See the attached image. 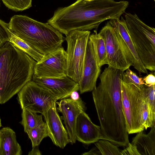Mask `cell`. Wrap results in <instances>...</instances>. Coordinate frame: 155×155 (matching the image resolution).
<instances>
[{"label":"cell","instance_id":"1","mask_svg":"<svg viewBox=\"0 0 155 155\" xmlns=\"http://www.w3.org/2000/svg\"><path fill=\"white\" fill-rule=\"evenodd\" d=\"M124 71L108 66L100 75V82L92 91L100 124L101 139L117 146L129 143L123 111L121 81Z\"/></svg>","mask_w":155,"mask_h":155},{"label":"cell","instance_id":"2","mask_svg":"<svg viewBox=\"0 0 155 155\" xmlns=\"http://www.w3.org/2000/svg\"><path fill=\"white\" fill-rule=\"evenodd\" d=\"M129 4L125 1L77 0L57 8L47 23L65 35L74 30L97 29L105 20L120 19Z\"/></svg>","mask_w":155,"mask_h":155},{"label":"cell","instance_id":"3","mask_svg":"<svg viewBox=\"0 0 155 155\" xmlns=\"http://www.w3.org/2000/svg\"><path fill=\"white\" fill-rule=\"evenodd\" d=\"M36 61L9 41L0 48V104L32 80Z\"/></svg>","mask_w":155,"mask_h":155},{"label":"cell","instance_id":"4","mask_svg":"<svg viewBox=\"0 0 155 155\" xmlns=\"http://www.w3.org/2000/svg\"><path fill=\"white\" fill-rule=\"evenodd\" d=\"M8 24L15 35L44 56L62 47L65 40L62 34L48 23L26 16L15 15Z\"/></svg>","mask_w":155,"mask_h":155},{"label":"cell","instance_id":"5","mask_svg":"<svg viewBox=\"0 0 155 155\" xmlns=\"http://www.w3.org/2000/svg\"><path fill=\"white\" fill-rule=\"evenodd\" d=\"M127 27L136 50L147 70L155 71V29L143 22L136 14L124 15Z\"/></svg>","mask_w":155,"mask_h":155},{"label":"cell","instance_id":"6","mask_svg":"<svg viewBox=\"0 0 155 155\" xmlns=\"http://www.w3.org/2000/svg\"><path fill=\"white\" fill-rule=\"evenodd\" d=\"M146 86L140 90L133 85L121 81L123 111L129 134L137 133L144 129L142 123V112Z\"/></svg>","mask_w":155,"mask_h":155},{"label":"cell","instance_id":"7","mask_svg":"<svg viewBox=\"0 0 155 155\" xmlns=\"http://www.w3.org/2000/svg\"><path fill=\"white\" fill-rule=\"evenodd\" d=\"M91 32L74 30L65 35L67 43V76L75 81L80 80Z\"/></svg>","mask_w":155,"mask_h":155},{"label":"cell","instance_id":"8","mask_svg":"<svg viewBox=\"0 0 155 155\" xmlns=\"http://www.w3.org/2000/svg\"><path fill=\"white\" fill-rule=\"evenodd\" d=\"M17 99L22 109L42 115L58 100L47 90L31 80L18 93Z\"/></svg>","mask_w":155,"mask_h":155},{"label":"cell","instance_id":"9","mask_svg":"<svg viewBox=\"0 0 155 155\" xmlns=\"http://www.w3.org/2000/svg\"><path fill=\"white\" fill-rule=\"evenodd\" d=\"M98 34L105 41L108 66L126 71L131 66L121 44L119 34L109 21L102 28Z\"/></svg>","mask_w":155,"mask_h":155},{"label":"cell","instance_id":"10","mask_svg":"<svg viewBox=\"0 0 155 155\" xmlns=\"http://www.w3.org/2000/svg\"><path fill=\"white\" fill-rule=\"evenodd\" d=\"M67 75V54L62 47L45 56L40 61L36 62L33 76L38 78H55Z\"/></svg>","mask_w":155,"mask_h":155},{"label":"cell","instance_id":"11","mask_svg":"<svg viewBox=\"0 0 155 155\" xmlns=\"http://www.w3.org/2000/svg\"><path fill=\"white\" fill-rule=\"evenodd\" d=\"M56 103L58 105L57 110L62 115L61 117L64 120L69 143L73 144L76 141L75 127L77 120L79 114L85 111V104L81 98L74 101L70 98L63 99Z\"/></svg>","mask_w":155,"mask_h":155},{"label":"cell","instance_id":"12","mask_svg":"<svg viewBox=\"0 0 155 155\" xmlns=\"http://www.w3.org/2000/svg\"><path fill=\"white\" fill-rule=\"evenodd\" d=\"M92 44L89 39L87 44L82 74L78 82L81 94L91 91L96 86L101 72Z\"/></svg>","mask_w":155,"mask_h":155},{"label":"cell","instance_id":"13","mask_svg":"<svg viewBox=\"0 0 155 155\" xmlns=\"http://www.w3.org/2000/svg\"><path fill=\"white\" fill-rule=\"evenodd\" d=\"M32 80L51 92L58 100L68 98L72 92L79 90L78 83L68 76L55 78L33 76Z\"/></svg>","mask_w":155,"mask_h":155},{"label":"cell","instance_id":"14","mask_svg":"<svg viewBox=\"0 0 155 155\" xmlns=\"http://www.w3.org/2000/svg\"><path fill=\"white\" fill-rule=\"evenodd\" d=\"M110 24L118 32L120 40L126 57L131 66L140 72L147 74L145 68L140 59L129 34L124 19L111 20Z\"/></svg>","mask_w":155,"mask_h":155},{"label":"cell","instance_id":"15","mask_svg":"<svg viewBox=\"0 0 155 155\" xmlns=\"http://www.w3.org/2000/svg\"><path fill=\"white\" fill-rule=\"evenodd\" d=\"M56 103L42 115L47 127L48 137L56 146L64 148L69 143L68 133L57 110Z\"/></svg>","mask_w":155,"mask_h":155},{"label":"cell","instance_id":"16","mask_svg":"<svg viewBox=\"0 0 155 155\" xmlns=\"http://www.w3.org/2000/svg\"><path fill=\"white\" fill-rule=\"evenodd\" d=\"M76 140L89 144L101 139V127L94 124L88 115L83 111L78 115L75 127Z\"/></svg>","mask_w":155,"mask_h":155},{"label":"cell","instance_id":"17","mask_svg":"<svg viewBox=\"0 0 155 155\" xmlns=\"http://www.w3.org/2000/svg\"><path fill=\"white\" fill-rule=\"evenodd\" d=\"M22 151L15 132L6 127L0 130V155H21Z\"/></svg>","mask_w":155,"mask_h":155},{"label":"cell","instance_id":"18","mask_svg":"<svg viewBox=\"0 0 155 155\" xmlns=\"http://www.w3.org/2000/svg\"><path fill=\"white\" fill-rule=\"evenodd\" d=\"M147 134L143 131L137 133L131 143L135 145L140 155H155V126Z\"/></svg>","mask_w":155,"mask_h":155},{"label":"cell","instance_id":"19","mask_svg":"<svg viewBox=\"0 0 155 155\" xmlns=\"http://www.w3.org/2000/svg\"><path fill=\"white\" fill-rule=\"evenodd\" d=\"M89 40L91 41L99 66L108 64L107 55L105 41L102 36L97 33L96 30L90 34Z\"/></svg>","mask_w":155,"mask_h":155},{"label":"cell","instance_id":"20","mask_svg":"<svg viewBox=\"0 0 155 155\" xmlns=\"http://www.w3.org/2000/svg\"><path fill=\"white\" fill-rule=\"evenodd\" d=\"M9 42L28 54L36 62L39 61L44 56L11 31Z\"/></svg>","mask_w":155,"mask_h":155},{"label":"cell","instance_id":"21","mask_svg":"<svg viewBox=\"0 0 155 155\" xmlns=\"http://www.w3.org/2000/svg\"><path fill=\"white\" fill-rule=\"evenodd\" d=\"M42 114L28 110L22 109V120L20 123L23 126L25 132L41 125L44 122L43 121Z\"/></svg>","mask_w":155,"mask_h":155},{"label":"cell","instance_id":"22","mask_svg":"<svg viewBox=\"0 0 155 155\" xmlns=\"http://www.w3.org/2000/svg\"><path fill=\"white\" fill-rule=\"evenodd\" d=\"M26 133L31 141L32 147L39 146L43 139L48 137L47 127L45 122Z\"/></svg>","mask_w":155,"mask_h":155},{"label":"cell","instance_id":"23","mask_svg":"<svg viewBox=\"0 0 155 155\" xmlns=\"http://www.w3.org/2000/svg\"><path fill=\"white\" fill-rule=\"evenodd\" d=\"M146 99L149 114L150 127L155 125V85L150 87L146 86Z\"/></svg>","mask_w":155,"mask_h":155},{"label":"cell","instance_id":"24","mask_svg":"<svg viewBox=\"0 0 155 155\" xmlns=\"http://www.w3.org/2000/svg\"><path fill=\"white\" fill-rule=\"evenodd\" d=\"M102 155H121L117 146L106 140H99L94 143Z\"/></svg>","mask_w":155,"mask_h":155},{"label":"cell","instance_id":"25","mask_svg":"<svg viewBox=\"0 0 155 155\" xmlns=\"http://www.w3.org/2000/svg\"><path fill=\"white\" fill-rule=\"evenodd\" d=\"M124 72L122 81L127 83L132 84L140 90L142 89L145 86V83L143 78L139 77L129 68Z\"/></svg>","mask_w":155,"mask_h":155},{"label":"cell","instance_id":"26","mask_svg":"<svg viewBox=\"0 0 155 155\" xmlns=\"http://www.w3.org/2000/svg\"><path fill=\"white\" fill-rule=\"evenodd\" d=\"M9 9L15 11H22L32 6V0H1Z\"/></svg>","mask_w":155,"mask_h":155},{"label":"cell","instance_id":"27","mask_svg":"<svg viewBox=\"0 0 155 155\" xmlns=\"http://www.w3.org/2000/svg\"><path fill=\"white\" fill-rule=\"evenodd\" d=\"M11 32L8 24L0 19V48L9 41Z\"/></svg>","mask_w":155,"mask_h":155},{"label":"cell","instance_id":"28","mask_svg":"<svg viewBox=\"0 0 155 155\" xmlns=\"http://www.w3.org/2000/svg\"><path fill=\"white\" fill-rule=\"evenodd\" d=\"M146 96L145 91V95L143 100L142 112V124L144 127V129L147 130V128L150 127V125L149 119L148 112L146 99Z\"/></svg>","mask_w":155,"mask_h":155},{"label":"cell","instance_id":"29","mask_svg":"<svg viewBox=\"0 0 155 155\" xmlns=\"http://www.w3.org/2000/svg\"><path fill=\"white\" fill-rule=\"evenodd\" d=\"M126 147L121 150V155H140L136 146L131 143H128Z\"/></svg>","mask_w":155,"mask_h":155},{"label":"cell","instance_id":"30","mask_svg":"<svg viewBox=\"0 0 155 155\" xmlns=\"http://www.w3.org/2000/svg\"><path fill=\"white\" fill-rule=\"evenodd\" d=\"M143 78L145 85L147 86L150 87L155 85V77L153 74H148Z\"/></svg>","mask_w":155,"mask_h":155},{"label":"cell","instance_id":"31","mask_svg":"<svg viewBox=\"0 0 155 155\" xmlns=\"http://www.w3.org/2000/svg\"><path fill=\"white\" fill-rule=\"evenodd\" d=\"M83 155H100L101 153L96 147H94L89 151L84 153L82 154Z\"/></svg>","mask_w":155,"mask_h":155},{"label":"cell","instance_id":"32","mask_svg":"<svg viewBox=\"0 0 155 155\" xmlns=\"http://www.w3.org/2000/svg\"><path fill=\"white\" fill-rule=\"evenodd\" d=\"M32 147V149L28 153V155H41V153L39 149L38 146H35Z\"/></svg>","mask_w":155,"mask_h":155},{"label":"cell","instance_id":"33","mask_svg":"<svg viewBox=\"0 0 155 155\" xmlns=\"http://www.w3.org/2000/svg\"><path fill=\"white\" fill-rule=\"evenodd\" d=\"M69 97L71 99L74 101L78 100L80 98L78 91H76L72 92Z\"/></svg>","mask_w":155,"mask_h":155},{"label":"cell","instance_id":"34","mask_svg":"<svg viewBox=\"0 0 155 155\" xmlns=\"http://www.w3.org/2000/svg\"><path fill=\"white\" fill-rule=\"evenodd\" d=\"M1 119L0 117V128L2 126V124H1Z\"/></svg>","mask_w":155,"mask_h":155},{"label":"cell","instance_id":"35","mask_svg":"<svg viewBox=\"0 0 155 155\" xmlns=\"http://www.w3.org/2000/svg\"><path fill=\"white\" fill-rule=\"evenodd\" d=\"M154 1H155V0H153Z\"/></svg>","mask_w":155,"mask_h":155},{"label":"cell","instance_id":"36","mask_svg":"<svg viewBox=\"0 0 155 155\" xmlns=\"http://www.w3.org/2000/svg\"></svg>","mask_w":155,"mask_h":155}]
</instances>
